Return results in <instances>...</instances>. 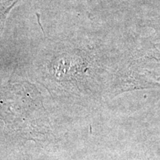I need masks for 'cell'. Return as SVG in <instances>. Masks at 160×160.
Segmentation results:
<instances>
[{"instance_id": "1", "label": "cell", "mask_w": 160, "mask_h": 160, "mask_svg": "<svg viewBox=\"0 0 160 160\" xmlns=\"http://www.w3.org/2000/svg\"><path fill=\"white\" fill-rule=\"evenodd\" d=\"M0 116L12 133L25 139H41L50 124L41 93L28 82L9 86L0 103Z\"/></svg>"}, {"instance_id": "2", "label": "cell", "mask_w": 160, "mask_h": 160, "mask_svg": "<svg viewBox=\"0 0 160 160\" xmlns=\"http://www.w3.org/2000/svg\"><path fill=\"white\" fill-rule=\"evenodd\" d=\"M121 82V92L160 89V52L154 46L140 51L125 68Z\"/></svg>"}]
</instances>
